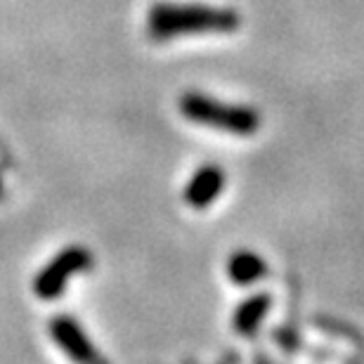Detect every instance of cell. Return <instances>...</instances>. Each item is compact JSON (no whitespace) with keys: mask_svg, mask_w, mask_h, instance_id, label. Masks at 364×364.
I'll use <instances>...</instances> for the list:
<instances>
[{"mask_svg":"<svg viewBox=\"0 0 364 364\" xmlns=\"http://www.w3.org/2000/svg\"><path fill=\"white\" fill-rule=\"evenodd\" d=\"M242 26L237 10L194 3H159L147 14V33L154 41L180 38L185 33H230Z\"/></svg>","mask_w":364,"mask_h":364,"instance_id":"cell-1","label":"cell"},{"mask_svg":"<svg viewBox=\"0 0 364 364\" xmlns=\"http://www.w3.org/2000/svg\"><path fill=\"white\" fill-rule=\"evenodd\" d=\"M180 112L185 119L199 126H208L230 135L249 137L260 128L258 109L246 105H228V102L213 100L203 92L189 90L180 97Z\"/></svg>","mask_w":364,"mask_h":364,"instance_id":"cell-2","label":"cell"},{"mask_svg":"<svg viewBox=\"0 0 364 364\" xmlns=\"http://www.w3.org/2000/svg\"><path fill=\"white\" fill-rule=\"evenodd\" d=\"M90 265H92V256L83 246H69V249L60 251L50 260V265H46L36 274L33 279L36 296L43 298V301H53V298H57L67 289L71 277L90 270Z\"/></svg>","mask_w":364,"mask_h":364,"instance_id":"cell-3","label":"cell"},{"mask_svg":"<svg viewBox=\"0 0 364 364\" xmlns=\"http://www.w3.org/2000/svg\"><path fill=\"white\" fill-rule=\"evenodd\" d=\"M50 333L55 343L62 348L76 364H109L107 358L92 346L88 333L71 315H57L50 322Z\"/></svg>","mask_w":364,"mask_h":364,"instance_id":"cell-4","label":"cell"},{"mask_svg":"<svg viewBox=\"0 0 364 364\" xmlns=\"http://www.w3.org/2000/svg\"><path fill=\"white\" fill-rule=\"evenodd\" d=\"M225 187V173L220 166L206 164L189 178L185 187V201L192 208H208L218 196L223 194Z\"/></svg>","mask_w":364,"mask_h":364,"instance_id":"cell-5","label":"cell"},{"mask_svg":"<svg viewBox=\"0 0 364 364\" xmlns=\"http://www.w3.org/2000/svg\"><path fill=\"white\" fill-rule=\"evenodd\" d=\"M228 274L239 287H251L267 274V263L253 251H237L228 260Z\"/></svg>","mask_w":364,"mask_h":364,"instance_id":"cell-6","label":"cell"},{"mask_svg":"<svg viewBox=\"0 0 364 364\" xmlns=\"http://www.w3.org/2000/svg\"><path fill=\"white\" fill-rule=\"evenodd\" d=\"M270 303L272 301L267 294H256V296L246 298V301L235 310V315H232V326H235V331L242 333V336L256 333L260 322H263L267 315V310H270Z\"/></svg>","mask_w":364,"mask_h":364,"instance_id":"cell-7","label":"cell"},{"mask_svg":"<svg viewBox=\"0 0 364 364\" xmlns=\"http://www.w3.org/2000/svg\"><path fill=\"white\" fill-rule=\"evenodd\" d=\"M3 192H5V187H3V180H0V196H3Z\"/></svg>","mask_w":364,"mask_h":364,"instance_id":"cell-8","label":"cell"}]
</instances>
